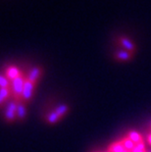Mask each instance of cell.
Masks as SVG:
<instances>
[{"label":"cell","mask_w":151,"mask_h":152,"mask_svg":"<svg viewBox=\"0 0 151 152\" xmlns=\"http://www.w3.org/2000/svg\"><path fill=\"white\" fill-rule=\"evenodd\" d=\"M25 82H26V77H24L23 75L17 77V79H15L14 80H11L10 89L12 92V96L18 102L22 101V95H23Z\"/></svg>","instance_id":"6da1fadb"},{"label":"cell","mask_w":151,"mask_h":152,"mask_svg":"<svg viewBox=\"0 0 151 152\" xmlns=\"http://www.w3.org/2000/svg\"><path fill=\"white\" fill-rule=\"evenodd\" d=\"M42 73H43V70L41 67H39V66L34 67L28 71L27 77H26V80L34 83V85H36L37 80H39V77H41V75H42Z\"/></svg>","instance_id":"7a4b0ae2"},{"label":"cell","mask_w":151,"mask_h":152,"mask_svg":"<svg viewBox=\"0 0 151 152\" xmlns=\"http://www.w3.org/2000/svg\"><path fill=\"white\" fill-rule=\"evenodd\" d=\"M34 86H35L34 83L26 80L24 90H23V95H22V102H28L31 99V97H33V95H34Z\"/></svg>","instance_id":"3957f363"},{"label":"cell","mask_w":151,"mask_h":152,"mask_svg":"<svg viewBox=\"0 0 151 152\" xmlns=\"http://www.w3.org/2000/svg\"><path fill=\"white\" fill-rule=\"evenodd\" d=\"M17 104L18 101H12L9 103V105L6 108L5 111V119L7 122H13L17 118Z\"/></svg>","instance_id":"277c9868"},{"label":"cell","mask_w":151,"mask_h":152,"mask_svg":"<svg viewBox=\"0 0 151 152\" xmlns=\"http://www.w3.org/2000/svg\"><path fill=\"white\" fill-rule=\"evenodd\" d=\"M5 76L8 77L9 80H14L17 77H21L22 76V72L21 70L19 69L18 67L16 66H8L6 68V71H5Z\"/></svg>","instance_id":"5b68a950"},{"label":"cell","mask_w":151,"mask_h":152,"mask_svg":"<svg viewBox=\"0 0 151 152\" xmlns=\"http://www.w3.org/2000/svg\"><path fill=\"white\" fill-rule=\"evenodd\" d=\"M120 43L123 45V46L126 48L128 51H130V52H131V53H133V51L136 50L134 44L131 42V41L128 39V38H127V37H120Z\"/></svg>","instance_id":"8992f818"},{"label":"cell","mask_w":151,"mask_h":152,"mask_svg":"<svg viewBox=\"0 0 151 152\" xmlns=\"http://www.w3.org/2000/svg\"><path fill=\"white\" fill-rule=\"evenodd\" d=\"M115 57H116V59L120 60V61H128V60L131 59L133 53L128 50H122V51H118L116 55H115Z\"/></svg>","instance_id":"52a82bcc"},{"label":"cell","mask_w":151,"mask_h":152,"mask_svg":"<svg viewBox=\"0 0 151 152\" xmlns=\"http://www.w3.org/2000/svg\"><path fill=\"white\" fill-rule=\"evenodd\" d=\"M27 116V110L24 105V102L19 101L17 104V118L19 120H24Z\"/></svg>","instance_id":"ba28073f"},{"label":"cell","mask_w":151,"mask_h":152,"mask_svg":"<svg viewBox=\"0 0 151 152\" xmlns=\"http://www.w3.org/2000/svg\"><path fill=\"white\" fill-rule=\"evenodd\" d=\"M125 150L126 149H125L124 145L121 142V140L110 144V146L108 148V152H124Z\"/></svg>","instance_id":"9c48e42d"},{"label":"cell","mask_w":151,"mask_h":152,"mask_svg":"<svg viewBox=\"0 0 151 152\" xmlns=\"http://www.w3.org/2000/svg\"><path fill=\"white\" fill-rule=\"evenodd\" d=\"M127 137L130 138L131 140H133L136 144L139 143V142H140V141H142V137H141V134L136 131H130Z\"/></svg>","instance_id":"30bf717a"},{"label":"cell","mask_w":151,"mask_h":152,"mask_svg":"<svg viewBox=\"0 0 151 152\" xmlns=\"http://www.w3.org/2000/svg\"><path fill=\"white\" fill-rule=\"evenodd\" d=\"M121 142L123 143L124 147H125V149H126V150L133 151V148L136 147V143H134V142H133V140H131L128 137H124L123 140H121Z\"/></svg>","instance_id":"8fae6325"},{"label":"cell","mask_w":151,"mask_h":152,"mask_svg":"<svg viewBox=\"0 0 151 152\" xmlns=\"http://www.w3.org/2000/svg\"><path fill=\"white\" fill-rule=\"evenodd\" d=\"M46 120H47V122L49 123V124L53 125V124H56V123L59 121L60 117H59V115L57 114L55 111H52V112H50L49 114H47Z\"/></svg>","instance_id":"7c38bea8"},{"label":"cell","mask_w":151,"mask_h":152,"mask_svg":"<svg viewBox=\"0 0 151 152\" xmlns=\"http://www.w3.org/2000/svg\"><path fill=\"white\" fill-rule=\"evenodd\" d=\"M54 111H55L57 114L59 115V117L61 118V117H63L65 114H67V112L69 111V106L67 104H61L59 106H57Z\"/></svg>","instance_id":"4fadbf2b"},{"label":"cell","mask_w":151,"mask_h":152,"mask_svg":"<svg viewBox=\"0 0 151 152\" xmlns=\"http://www.w3.org/2000/svg\"><path fill=\"white\" fill-rule=\"evenodd\" d=\"M11 86V82L6 76L0 74V88H9Z\"/></svg>","instance_id":"5bb4252c"},{"label":"cell","mask_w":151,"mask_h":152,"mask_svg":"<svg viewBox=\"0 0 151 152\" xmlns=\"http://www.w3.org/2000/svg\"><path fill=\"white\" fill-rule=\"evenodd\" d=\"M11 95H12V92H11L10 87H9V88H0V96L4 100H7Z\"/></svg>","instance_id":"9a60e30c"},{"label":"cell","mask_w":151,"mask_h":152,"mask_svg":"<svg viewBox=\"0 0 151 152\" xmlns=\"http://www.w3.org/2000/svg\"><path fill=\"white\" fill-rule=\"evenodd\" d=\"M136 146L137 148H139V149H141V150H144V151H145V144H144L143 140H142V141H140V142H139V143H136Z\"/></svg>","instance_id":"2e32d148"},{"label":"cell","mask_w":151,"mask_h":152,"mask_svg":"<svg viewBox=\"0 0 151 152\" xmlns=\"http://www.w3.org/2000/svg\"><path fill=\"white\" fill-rule=\"evenodd\" d=\"M131 152H146V150H145V151H144V150H141V149H139V148H137V147L136 146V147H134L133 149V151H131Z\"/></svg>","instance_id":"e0dca14e"},{"label":"cell","mask_w":151,"mask_h":152,"mask_svg":"<svg viewBox=\"0 0 151 152\" xmlns=\"http://www.w3.org/2000/svg\"><path fill=\"white\" fill-rule=\"evenodd\" d=\"M147 141H148V143L151 145V132L148 135H147Z\"/></svg>","instance_id":"ac0fdd59"},{"label":"cell","mask_w":151,"mask_h":152,"mask_svg":"<svg viewBox=\"0 0 151 152\" xmlns=\"http://www.w3.org/2000/svg\"><path fill=\"white\" fill-rule=\"evenodd\" d=\"M4 101H5V100H4V99H3V98L1 97V96H0V106H1V105H2V103H3V102H4Z\"/></svg>","instance_id":"d6986e66"},{"label":"cell","mask_w":151,"mask_h":152,"mask_svg":"<svg viewBox=\"0 0 151 152\" xmlns=\"http://www.w3.org/2000/svg\"><path fill=\"white\" fill-rule=\"evenodd\" d=\"M124 152H131V151H128V150H125Z\"/></svg>","instance_id":"ffe728a7"},{"label":"cell","mask_w":151,"mask_h":152,"mask_svg":"<svg viewBox=\"0 0 151 152\" xmlns=\"http://www.w3.org/2000/svg\"><path fill=\"white\" fill-rule=\"evenodd\" d=\"M150 126H151V122H150Z\"/></svg>","instance_id":"44dd1931"},{"label":"cell","mask_w":151,"mask_h":152,"mask_svg":"<svg viewBox=\"0 0 151 152\" xmlns=\"http://www.w3.org/2000/svg\"><path fill=\"white\" fill-rule=\"evenodd\" d=\"M149 152H151V151H149Z\"/></svg>","instance_id":"7402d4cb"}]
</instances>
